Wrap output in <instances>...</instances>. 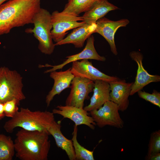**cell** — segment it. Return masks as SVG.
<instances>
[{
    "instance_id": "1",
    "label": "cell",
    "mask_w": 160,
    "mask_h": 160,
    "mask_svg": "<svg viewBox=\"0 0 160 160\" xmlns=\"http://www.w3.org/2000/svg\"><path fill=\"white\" fill-rule=\"evenodd\" d=\"M41 0H9L0 5V36L15 27L32 23Z\"/></svg>"
},
{
    "instance_id": "2",
    "label": "cell",
    "mask_w": 160,
    "mask_h": 160,
    "mask_svg": "<svg viewBox=\"0 0 160 160\" xmlns=\"http://www.w3.org/2000/svg\"><path fill=\"white\" fill-rule=\"evenodd\" d=\"M48 131L21 129L14 141L16 157L21 160H47L51 144Z\"/></svg>"
},
{
    "instance_id": "3",
    "label": "cell",
    "mask_w": 160,
    "mask_h": 160,
    "mask_svg": "<svg viewBox=\"0 0 160 160\" xmlns=\"http://www.w3.org/2000/svg\"><path fill=\"white\" fill-rule=\"evenodd\" d=\"M55 121L52 112L33 111L28 108H21L14 117L5 122L3 128L9 133L17 127L28 131H48Z\"/></svg>"
},
{
    "instance_id": "4",
    "label": "cell",
    "mask_w": 160,
    "mask_h": 160,
    "mask_svg": "<svg viewBox=\"0 0 160 160\" xmlns=\"http://www.w3.org/2000/svg\"><path fill=\"white\" fill-rule=\"evenodd\" d=\"M32 23L34 25L33 28L26 29L25 32L33 33L38 41V48L41 52L51 55L55 46L51 34L52 28L51 14L47 9L41 8L35 15Z\"/></svg>"
},
{
    "instance_id": "5",
    "label": "cell",
    "mask_w": 160,
    "mask_h": 160,
    "mask_svg": "<svg viewBox=\"0 0 160 160\" xmlns=\"http://www.w3.org/2000/svg\"><path fill=\"white\" fill-rule=\"evenodd\" d=\"M22 79L16 71L5 66L0 68V103H4L14 98L20 101L25 99Z\"/></svg>"
},
{
    "instance_id": "6",
    "label": "cell",
    "mask_w": 160,
    "mask_h": 160,
    "mask_svg": "<svg viewBox=\"0 0 160 160\" xmlns=\"http://www.w3.org/2000/svg\"><path fill=\"white\" fill-rule=\"evenodd\" d=\"M52 28L51 34L52 40L58 42L65 38L67 31L81 26L86 23L82 16L57 10L51 14Z\"/></svg>"
},
{
    "instance_id": "7",
    "label": "cell",
    "mask_w": 160,
    "mask_h": 160,
    "mask_svg": "<svg viewBox=\"0 0 160 160\" xmlns=\"http://www.w3.org/2000/svg\"><path fill=\"white\" fill-rule=\"evenodd\" d=\"M118 105L110 100L97 110L89 112L97 125L100 128L106 126L122 128L124 123L119 113Z\"/></svg>"
},
{
    "instance_id": "8",
    "label": "cell",
    "mask_w": 160,
    "mask_h": 160,
    "mask_svg": "<svg viewBox=\"0 0 160 160\" xmlns=\"http://www.w3.org/2000/svg\"><path fill=\"white\" fill-rule=\"evenodd\" d=\"M94 81L82 77H74L72 80L71 90L65 102V105L83 108L85 100L93 92Z\"/></svg>"
},
{
    "instance_id": "9",
    "label": "cell",
    "mask_w": 160,
    "mask_h": 160,
    "mask_svg": "<svg viewBox=\"0 0 160 160\" xmlns=\"http://www.w3.org/2000/svg\"><path fill=\"white\" fill-rule=\"evenodd\" d=\"M94 38L91 35L87 40L86 45L81 52L74 55L68 56L66 59L63 62L59 65H52L48 64L45 65H39V68L51 67L52 68L44 72V73H48L51 72L62 69L67 64L73 62L84 59H93L101 61L106 60L105 57L99 55L96 51L94 46Z\"/></svg>"
},
{
    "instance_id": "10",
    "label": "cell",
    "mask_w": 160,
    "mask_h": 160,
    "mask_svg": "<svg viewBox=\"0 0 160 160\" xmlns=\"http://www.w3.org/2000/svg\"><path fill=\"white\" fill-rule=\"evenodd\" d=\"M129 23L127 19L114 21L103 17L96 22L95 33L99 34L105 39L110 46L111 52L116 55L118 52L115 42V34L119 28L126 27Z\"/></svg>"
},
{
    "instance_id": "11",
    "label": "cell",
    "mask_w": 160,
    "mask_h": 160,
    "mask_svg": "<svg viewBox=\"0 0 160 160\" xmlns=\"http://www.w3.org/2000/svg\"><path fill=\"white\" fill-rule=\"evenodd\" d=\"M72 63L71 71L75 77H84L93 81L100 80L108 82L119 79L101 72L94 66L92 62L87 59L76 61Z\"/></svg>"
},
{
    "instance_id": "12",
    "label": "cell",
    "mask_w": 160,
    "mask_h": 160,
    "mask_svg": "<svg viewBox=\"0 0 160 160\" xmlns=\"http://www.w3.org/2000/svg\"><path fill=\"white\" fill-rule=\"evenodd\" d=\"M54 114H58L63 116V118L70 119L78 126L85 125L92 129H94L96 126L93 118L89 113L83 108L68 105H57L52 112Z\"/></svg>"
},
{
    "instance_id": "13",
    "label": "cell",
    "mask_w": 160,
    "mask_h": 160,
    "mask_svg": "<svg viewBox=\"0 0 160 160\" xmlns=\"http://www.w3.org/2000/svg\"><path fill=\"white\" fill-rule=\"evenodd\" d=\"M129 56L136 63L138 66L135 80L132 86L130 94V95H132L148 84L160 81V76L151 75L145 69L142 63L143 56L139 52L132 51L129 53Z\"/></svg>"
},
{
    "instance_id": "14",
    "label": "cell",
    "mask_w": 160,
    "mask_h": 160,
    "mask_svg": "<svg viewBox=\"0 0 160 160\" xmlns=\"http://www.w3.org/2000/svg\"><path fill=\"white\" fill-rule=\"evenodd\" d=\"M109 83L110 100L118 105L119 111H124L129 105L128 98L133 82H127L125 80L119 79Z\"/></svg>"
},
{
    "instance_id": "15",
    "label": "cell",
    "mask_w": 160,
    "mask_h": 160,
    "mask_svg": "<svg viewBox=\"0 0 160 160\" xmlns=\"http://www.w3.org/2000/svg\"><path fill=\"white\" fill-rule=\"evenodd\" d=\"M50 77L54 80V83L52 89L46 97L45 102L47 107L49 106L55 95H59L63 90L70 87L75 76L71 72L70 68L64 71L51 72H50Z\"/></svg>"
},
{
    "instance_id": "16",
    "label": "cell",
    "mask_w": 160,
    "mask_h": 160,
    "mask_svg": "<svg viewBox=\"0 0 160 160\" xmlns=\"http://www.w3.org/2000/svg\"><path fill=\"white\" fill-rule=\"evenodd\" d=\"M94 81L93 94L89 104L84 109L87 112L97 110L106 102L110 101V86L108 82L98 80Z\"/></svg>"
},
{
    "instance_id": "17",
    "label": "cell",
    "mask_w": 160,
    "mask_h": 160,
    "mask_svg": "<svg viewBox=\"0 0 160 160\" xmlns=\"http://www.w3.org/2000/svg\"><path fill=\"white\" fill-rule=\"evenodd\" d=\"M96 26V23H86L81 26L74 29L66 37L56 43L55 45V46L71 44L76 48L82 47L85 40L95 33Z\"/></svg>"
},
{
    "instance_id": "18",
    "label": "cell",
    "mask_w": 160,
    "mask_h": 160,
    "mask_svg": "<svg viewBox=\"0 0 160 160\" xmlns=\"http://www.w3.org/2000/svg\"><path fill=\"white\" fill-rule=\"evenodd\" d=\"M60 123V121H55L48 129V132L54 138L57 146L65 151L69 159L76 160L72 141L67 138L62 134Z\"/></svg>"
},
{
    "instance_id": "19",
    "label": "cell",
    "mask_w": 160,
    "mask_h": 160,
    "mask_svg": "<svg viewBox=\"0 0 160 160\" xmlns=\"http://www.w3.org/2000/svg\"><path fill=\"white\" fill-rule=\"evenodd\" d=\"M119 9L107 0H103L84 12L82 16L83 21L88 24L96 23L109 12Z\"/></svg>"
},
{
    "instance_id": "20",
    "label": "cell",
    "mask_w": 160,
    "mask_h": 160,
    "mask_svg": "<svg viewBox=\"0 0 160 160\" xmlns=\"http://www.w3.org/2000/svg\"><path fill=\"white\" fill-rule=\"evenodd\" d=\"M103 0H68L62 12L79 15Z\"/></svg>"
},
{
    "instance_id": "21",
    "label": "cell",
    "mask_w": 160,
    "mask_h": 160,
    "mask_svg": "<svg viewBox=\"0 0 160 160\" xmlns=\"http://www.w3.org/2000/svg\"><path fill=\"white\" fill-rule=\"evenodd\" d=\"M14 142L12 138L0 135V160H12L15 154Z\"/></svg>"
},
{
    "instance_id": "22",
    "label": "cell",
    "mask_w": 160,
    "mask_h": 160,
    "mask_svg": "<svg viewBox=\"0 0 160 160\" xmlns=\"http://www.w3.org/2000/svg\"><path fill=\"white\" fill-rule=\"evenodd\" d=\"M78 126L74 125L72 142L76 160H94L93 151H90L81 145L77 140Z\"/></svg>"
},
{
    "instance_id": "23",
    "label": "cell",
    "mask_w": 160,
    "mask_h": 160,
    "mask_svg": "<svg viewBox=\"0 0 160 160\" xmlns=\"http://www.w3.org/2000/svg\"><path fill=\"white\" fill-rule=\"evenodd\" d=\"M160 153V130H156L151 134L148 144V152L145 159L148 160L151 156Z\"/></svg>"
},
{
    "instance_id": "24",
    "label": "cell",
    "mask_w": 160,
    "mask_h": 160,
    "mask_svg": "<svg viewBox=\"0 0 160 160\" xmlns=\"http://www.w3.org/2000/svg\"><path fill=\"white\" fill-rule=\"evenodd\" d=\"M19 100L14 98L4 103V108L5 116L12 118L19 111L20 104Z\"/></svg>"
},
{
    "instance_id": "25",
    "label": "cell",
    "mask_w": 160,
    "mask_h": 160,
    "mask_svg": "<svg viewBox=\"0 0 160 160\" xmlns=\"http://www.w3.org/2000/svg\"><path fill=\"white\" fill-rule=\"evenodd\" d=\"M139 97L160 108V92L154 89L150 94L141 90L137 92Z\"/></svg>"
},
{
    "instance_id": "26",
    "label": "cell",
    "mask_w": 160,
    "mask_h": 160,
    "mask_svg": "<svg viewBox=\"0 0 160 160\" xmlns=\"http://www.w3.org/2000/svg\"><path fill=\"white\" fill-rule=\"evenodd\" d=\"M4 108V103H0V120L5 116Z\"/></svg>"
},
{
    "instance_id": "27",
    "label": "cell",
    "mask_w": 160,
    "mask_h": 160,
    "mask_svg": "<svg viewBox=\"0 0 160 160\" xmlns=\"http://www.w3.org/2000/svg\"><path fill=\"white\" fill-rule=\"evenodd\" d=\"M160 153L153 155L151 156L148 160H160Z\"/></svg>"
},
{
    "instance_id": "28",
    "label": "cell",
    "mask_w": 160,
    "mask_h": 160,
    "mask_svg": "<svg viewBox=\"0 0 160 160\" xmlns=\"http://www.w3.org/2000/svg\"><path fill=\"white\" fill-rule=\"evenodd\" d=\"M8 0H0V5L3 4L5 1Z\"/></svg>"
}]
</instances>
